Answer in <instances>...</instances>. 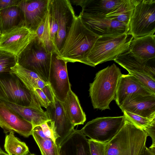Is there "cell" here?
I'll list each match as a JSON object with an SVG mask.
<instances>
[{"label":"cell","instance_id":"6da1fadb","mask_svg":"<svg viewBox=\"0 0 155 155\" xmlns=\"http://www.w3.org/2000/svg\"><path fill=\"white\" fill-rule=\"evenodd\" d=\"M99 37L85 25L79 15L76 16L57 57L67 63H83L85 55Z\"/></svg>","mask_w":155,"mask_h":155},{"label":"cell","instance_id":"7a4b0ae2","mask_svg":"<svg viewBox=\"0 0 155 155\" xmlns=\"http://www.w3.org/2000/svg\"><path fill=\"white\" fill-rule=\"evenodd\" d=\"M120 70L114 63L98 71L90 84L89 95L94 109H110L109 105L114 100Z\"/></svg>","mask_w":155,"mask_h":155},{"label":"cell","instance_id":"3957f363","mask_svg":"<svg viewBox=\"0 0 155 155\" xmlns=\"http://www.w3.org/2000/svg\"><path fill=\"white\" fill-rule=\"evenodd\" d=\"M133 37L128 33L99 36L85 55L83 64L95 67L114 60L129 49Z\"/></svg>","mask_w":155,"mask_h":155},{"label":"cell","instance_id":"277c9868","mask_svg":"<svg viewBox=\"0 0 155 155\" xmlns=\"http://www.w3.org/2000/svg\"><path fill=\"white\" fill-rule=\"evenodd\" d=\"M147 137L144 130L124 117V123L120 130L107 142V155H142Z\"/></svg>","mask_w":155,"mask_h":155},{"label":"cell","instance_id":"5b68a950","mask_svg":"<svg viewBox=\"0 0 155 155\" xmlns=\"http://www.w3.org/2000/svg\"><path fill=\"white\" fill-rule=\"evenodd\" d=\"M37 36L17 57V63L32 71L48 84L52 56Z\"/></svg>","mask_w":155,"mask_h":155},{"label":"cell","instance_id":"8992f818","mask_svg":"<svg viewBox=\"0 0 155 155\" xmlns=\"http://www.w3.org/2000/svg\"><path fill=\"white\" fill-rule=\"evenodd\" d=\"M128 27V33L133 38L155 34V0H139Z\"/></svg>","mask_w":155,"mask_h":155},{"label":"cell","instance_id":"52a82bcc","mask_svg":"<svg viewBox=\"0 0 155 155\" xmlns=\"http://www.w3.org/2000/svg\"><path fill=\"white\" fill-rule=\"evenodd\" d=\"M0 100L33 107L31 92L20 79L11 72L0 74Z\"/></svg>","mask_w":155,"mask_h":155},{"label":"cell","instance_id":"ba28073f","mask_svg":"<svg viewBox=\"0 0 155 155\" xmlns=\"http://www.w3.org/2000/svg\"><path fill=\"white\" fill-rule=\"evenodd\" d=\"M124 122V115L97 117L87 122L80 131L91 139L107 143L116 135Z\"/></svg>","mask_w":155,"mask_h":155},{"label":"cell","instance_id":"9c48e42d","mask_svg":"<svg viewBox=\"0 0 155 155\" xmlns=\"http://www.w3.org/2000/svg\"><path fill=\"white\" fill-rule=\"evenodd\" d=\"M45 112L49 119L47 123L51 129L56 144L60 147L72 133L75 127L65 112L62 102L54 97L46 108Z\"/></svg>","mask_w":155,"mask_h":155},{"label":"cell","instance_id":"30bf717a","mask_svg":"<svg viewBox=\"0 0 155 155\" xmlns=\"http://www.w3.org/2000/svg\"><path fill=\"white\" fill-rule=\"evenodd\" d=\"M37 36L35 32L24 25L13 28L1 34L0 50L17 57Z\"/></svg>","mask_w":155,"mask_h":155},{"label":"cell","instance_id":"8fae6325","mask_svg":"<svg viewBox=\"0 0 155 155\" xmlns=\"http://www.w3.org/2000/svg\"><path fill=\"white\" fill-rule=\"evenodd\" d=\"M53 53L48 78V84L54 96L63 102L71 89L67 67V62L57 58Z\"/></svg>","mask_w":155,"mask_h":155},{"label":"cell","instance_id":"7c38bea8","mask_svg":"<svg viewBox=\"0 0 155 155\" xmlns=\"http://www.w3.org/2000/svg\"><path fill=\"white\" fill-rule=\"evenodd\" d=\"M55 11L58 30L56 40L58 54L62 48L76 15L68 0H51Z\"/></svg>","mask_w":155,"mask_h":155},{"label":"cell","instance_id":"4fadbf2b","mask_svg":"<svg viewBox=\"0 0 155 155\" xmlns=\"http://www.w3.org/2000/svg\"><path fill=\"white\" fill-rule=\"evenodd\" d=\"M0 127L5 133H17L26 137L32 135L34 127L0 100Z\"/></svg>","mask_w":155,"mask_h":155},{"label":"cell","instance_id":"5bb4252c","mask_svg":"<svg viewBox=\"0 0 155 155\" xmlns=\"http://www.w3.org/2000/svg\"><path fill=\"white\" fill-rule=\"evenodd\" d=\"M85 25L98 36L128 33V26L104 17H92L79 15Z\"/></svg>","mask_w":155,"mask_h":155},{"label":"cell","instance_id":"9a60e30c","mask_svg":"<svg viewBox=\"0 0 155 155\" xmlns=\"http://www.w3.org/2000/svg\"><path fill=\"white\" fill-rule=\"evenodd\" d=\"M155 95L133 75L128 74L120 76L115 98L120 107L127 99L140 95Z\"/></svg>","mask_w":155,"mask_h":155},{"label":"cell","instance_id":"2e32d148","mask_svg":"<svg viewBox=\"0 0 155 155\" xmlns=\"http://www.w3.org/2000/svg\"><path fill=\"white\" fill-rule=\"evenodd\" d=\"M48 0H21L19 6L24 17L25 26L35 32L47 10Z\"/></svg>","mask_w":155,"mask_h":155},{"label":"cell","instance_id":"e0dca14e","mask_svg":"<svg viewBox=\"0 0 155 155\" xmlns=\"http://www.w3.org/2000/svg\"><path fill=\"white\" fill-rule=\"evenodd\" d=\"M11 72L20 79L31 93L35 89L40 88L50 102L54 101V96L49 84L35 73L24 68L17 63L11 68Z\"/></svg>","mask_w":155,"mask_h":155},{"label":"cell","instance_id":"ac0fdd59","mask_svg":"<svg viewBox=\"0 0 155 155\" xmlns=\"http://www.w3.org/2000/svg\"><path fill=\"white\" fill-rule=\"evenodd\" d=\"M124 0H76L71 3L82 8L80 14L92 17H104L120 5Z\"/></svg>","mask_w":155,"mask_h":155},{"label":"cell","instance_id":"d6986e66","mask_svg":"<svg viewBox=\"0 0 155 155\" xmlns=\"http://www.w3.org/2000/svg\"><path fill=\"white\" fill-rule=\"evenodd\" d=\"M151 60H143L134 56L128 49L119 55L114 61L128 71L146 74L155 80V66L150 64Z\"/></svg>","mask_w":155,"mask_h":155},{"label":"cell","instance_id":"ffe728a7","mask_svg":"<svg viewBox=\"0 0 155 155\" xmlns=\"http://www.w3.org/2000/svg\"><path fill=\"white\" fill-rule=\"evenodd\" d=\"M60 155H91L88 139L74 130L60 147Z\"/></svg>","mask_w":155,"mask_h":155},{"label":"cell","instance_id":"44dd1931","mask_svg":"<svg viewBox=\"0 0 155 155\" xmlns=\"http://www.w3.org/2000/svg\"><path fill=\"white\" fill-rule=\"evenodd\" d=\"M129 50L133 55L143 60L155 59V34L133 38Z\"/></svg>","mask_w":155,"mask_h":155},{"label":"cell","instance_id":"7402d4cb","mask_svg":"<svg viewBox=\"0 0 155 155\" xmlns=\"http://www.w3.org/2000/svg\"><path fill=\"white\" fill-rule=\"evenodd\" d=\"M62 104L67 116L74 126L84 124L86 119V115L78 97L71 89Z\"/></svg>","mask_w":155,"mask_h":155},{"label":"cell","instance_id":"603a6c76","mask_svg":"<svg viewBox=\"0 0 155 155\" xmlns=\"http://www.w3.org/2000/svg\"><path fill=\"white\" fill-rule=\"evenodd\" d=\"M9 108L15 111L23 118L31 123L34 127L49 120L45 111L42 109L21 106L3 101Z\"/></svg>","mask_w":155,"mask_h":155},{"label":"cell","instance_id":"cb8c5ba5","mask_svg":"<svg viewBox=\"0 0 155 155\" xmlns=\"http://www.w3.org/2000/svg\"><path fill=\"white\" fill-rule=\"evenodd\" d=\"M23 12L18 6H11L0 11L1 34L13 28L24 25Z\"/></svg>","mask_w":155,"mask_h":155},{"label":"cell","instance_id":"d4e9b609","mask_svg":"<svg viewBox=\"0 0 155 155\" xmlns=\"http://www.w3.org/2000/svg\"><path fill=\"white\" fill-rule=\"evenodd\" d=\"M125 111L149 118L155 117V96L119 107Z\"/></svg>","mask_w":155,"mask_h":155},{"label":"cell","instance_id":"484cf974","mask_svg":"<svg viewBox=\"0 0 155 155\" xmlns=\"http://www.w3.org/2000/svg\"><path fill=\"white\" fill-rule=\"evenodd\" d=\"M32 135L42 155H60V147L52 138L48 137L44 134L40 126L33 128Z\"/></svg>","mask_w":155,"mask_h":155},{"label":"cell","instance_id":"4316f807","mask_svg":"<svg viewBox=\"0 0 155 155\" xmlns=\"http://www.w3.org/2000/svg\"><path fill=\"white\" fill-rule=\"evenodd\" d=\"M139 0H124L118 6L104 16L129 26L134 9Z\"/></svg>","mask_w":155,"mask_h":155},{"label":"cell","instance_id":"83f0119b","mask_svg":"<svg viewBox=\"0 0 155 155\" xmlns=\"http://www.w3.org/2000/svg\"><path fill=\"white\" fill-rule=\"evenodd\" d=\"M4 146L9 155H27L29 152L26 143L16 137L13 132L6 136Z\"/></svg>","mask_w":155,"mask_h":155},{"label":"cell","instance_id":"f1b7e54d","mask_svg":"<svg viewBox=\"0 0 155 155\" xmlns=\"http://www.w3.org/2000/svg\"><path fill=\"white\" fill-rule=\"evenodd\" d=\"M35 32L37 38L45 48L51 52H55L50 38L48 10Z\"/></svg>","mask_w":155,"mask_h":155},{"label":"cell","instance_id":"f546056e","mask_svg":"<svg viewBox=\"0 0 155 155\" xmlns=\"http://www.w3.org/2000/svg\"><path fill=\"white\" fill-rule=\"evenodd\" d=\"M48 10L49 14L50 36L55 52H56V40L58 30L56 17L51 0H48Z\"/></svg>","mask_w":155,"mask_h":155},{"label":"cell","instance_id":"4dcf8cb0","mask_svg":"<svg viewBox=\"0 0 155 155\" xmlns=\"http://www.w3.org/2000/svg\"><path fill=\"white\" fill-rule=\"evenodd\" d=\"M124 116L137 128L144 131L153 123L155 117L149 118L129 112L124 111Z\"/></svg>","mask_w":155,"mask_h":155},{"label":"cell","instance_id":"1f68e13d","mask_svg":"<svg viewBox=\"0 0 155 155\" xmlns=\"http://www.w3.org/2000/svg\"><path fill=\"white\" fill-rule=\"evenodd\" d=\"M17 63L16 56L0 50V74L11 72V68Z\"/></svg>","mask_w":155,"mask_h":155},{"label":"cell","instance_id":"d6a6232c","mask_svg":"<svg viewBox=\"0 0 155 155\" xmlns=\"http://www.w3.org/2000/svg\"><path fill=\"white\" fill-rule=\"evenodd\" d=\"M129 74L135 77L145 87L155 93V80L148 76L143 74L128 71Z\"/></svg>","mask_w":155,"mask_h":155},{"label":"cell","instance_id":"836d02e7","mask_svg":"<svg viewBox=\"0 0 155 155\" xmlns=\"http://www.w3.org/2000/svg\"><path fill=\"white\" fill-rule=\"evenodd\" d=\"M91 155H107V143L88 139Z\"/></svg>","mask_w":155,"mask_h":155},{"label":"cell","instance_id":"e575fe53","mask_svg":"<svg viewBox=\"0 0 155 155\" xmlns=\"http://www.w3.org/2000/svg\"><path fill=\"white\" fill-rule=\"evenodd\" d=\"M21 1V0H0V11L11 6H18Z\"/></svg>","mask_w":155,"mask_h":155},{"label":"cell","instance_id":"d590c367","mask_svg":"<svg viewBox=\"0 0 155 155\" xmlns=\"http://www.w3.org/2000/svg\"><path fill=\"white\" fill-rule=\"evenodd\" d=\"M144 131L147 135L150 137L152 140L151 146L155 147V122L147 127Z\"/></svg>","mask_w":155,"mask_h":155},{"label":"cell","instance_id":"8d00e7d4","mask_svg":"<svg viewBox=\"0 0 155 155\" xmlns=\"http://www.w3.org/2000/svg\"><path fill=\"white\" fill-rule=\"evenodd\" d=\"M44 134L47 137L52 138L54 140L52 132L46 122L40 125Z\"/></svg>","mask_w":155,"mask_h":155},{"label":"cell","instance_id":"74e56055","mask_svg":"<svg viewBox=\"0 0 155 155\" xmlns=\"http://www.w3.org/2000/svg\"><path fill=\"white\" fill-rule=\"evenodd\" d=\"M142 155H155V147H146Z\"/></svg>","mask_w":155,"mask_h":155},{"label":"cell","instance_id":"f35d334b","mask_svg":"<svg viewBox=\"0 0 155 155\" xmlns=\"http://www.w3.org/2000/svg\"><path fill=\"white\" fill-rule=\"evenodd\" d=\"M0 155H9L7 153H5L3 151L1 148H0ZM27 155H35L34 154H30Z\"/></svg>","mask_w":155,"mask_h":155},{"label":"cell","instance_id":"ab89813d","mask_svg":"<svg viewBox=\"0 0 155 155\" xmlns=\"http://www.w3.org/2000/svg\"><path fill=\"white\" fill-rule=\"evenodd\" d=\"M1 34V28H0V36Z\"/></svg>","mask_w":155,"mask_h":155}]
</instances>
